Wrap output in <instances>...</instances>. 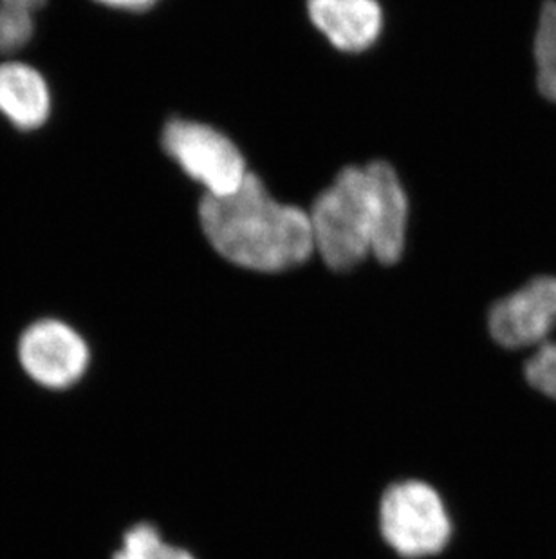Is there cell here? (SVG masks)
<instances>
[{
    "label": "cell",
    "instance_id": "6",
    "mask_svg": "<svg viewBox=\"0 0 556 559\" xmlns=\"http://www.w3.org/2000/svg\"><path fill=\"white\" fill-rule=\"evenodd\" d=\"M556 328V277L541 275L495 302L489 337L509 354L531 352Z\"/></svg>",
    "mask_w": 556,
    "mask_h": 559
},
{
    "label": "cell",
    "instance_id": "8",
    "mask_svg": "<svg viewBox=\"0 0 556 559\" xmlns=\"http://www.w3.org/2000/svg\"><path fill=\"white\" fill-rule=\"evenodd\" d=\"M48 80L24 62L0 63V115L21 131H37L51 117Z\"/></svg>",
    "mask_w": 556,
    "mask_h": 559
},
{
    "label": "cell",
    "instance_id": "7",
    "mask_svg": "<svg viewBox=\"0 0 556 559\" xmlns=\"http://www.w3.org/2000/svg\"><path fill=\"white\" fill-rule=\"evenodd\" d=\"M307 13L316 29L343 53H362L384 29L378 0H307Z\"/></svg>",
    "mask_w": 556,
    "mask_h": 559
},
{
    "label": "cell",
    "instance_id": "12",
    "mask_svg": "<svg viewBox=\"0 0 556 559\" xmlns=\"http://www.w3.org/2000/svg\"><path fill=\"white\" fill-rule=\"evenodd\" d=\"M35 35L32 11L0 2V55H11L26 48Z\"/></svg>",
    "mask_w": 556,
    "mask_h": 559
},
{
    "label": "cell",
    "instance_id": "13",
    "mask_svg": "<svg viewBox=\"0 0 556 559\" xmlns=\"http://www.w3.org/2000/svg\"><path fill=\"white\" fill-rule=\"evenodd\" d=\"M107 8H114V10L125 11H145L153 8L158 0H95Z\"/></svg>",
    "mask_w": 556,
    "mask_h": 559
},
{
    "label": "cell",
    "instance_id": "2",
    "mask_svg": "<svg viewBox=\"0 0 556 559\" xmlns=\"http://www.w3.org/2000/svg\"><path fill=\"white\" fill-rule=\"evenodd\" d=\"M200 222L214 250L241 269L275 274L315 253L310 212L275 200L253 173L233 194L205 195Z\"/></svg>",
    "mask_w": 556,
    "mask_h": 559
},
{
    "label": "cell",
    "instance_id": "10",
    "mask_svg": "<svg viewBox=\"0 0 556 559\" xmlns=\"http://www.w3.org/2000/svg\"><path fill=\"white\" fill-rule=\"evenodd\" d=\"M535 60L539 69V90L556 102V0H546L536 26Z\"/></svg>",
    "mask_w": 556,
    "mask_h": 559
},
{
    "label": "cell",
    "instance_id": "9",
    "mask_svg": "<svg viewBox=\"0 0 556 559\" xmlns=\"http://www.w3.org/2000/svg\"><path fill=\"white\" fill-rule=\"evenodd\" d=\"M112 559H195V556L168 544L153 523H137L126 531Z\"/></svg>",
    "mask_w": 556,
    "mask_h": 559
},
{
    "label": "cell",
    "instance_id": "5",
    "mask_svg": "<svg viewBox=\"0 0 556 559\" xmlns=\"http://www.w3.org/2000/svg\"><path fill=\"white\" fill-rule=\"evenodd\" d=\"M22 368L49 390H68L89 368L90 352L74 328L58 319H40L19 341Z\"/></svg>",
    "mask_w": 556,
    "mask_h": 559
},
{
    "label": "cell",
    "instance_id": "4",
    "mask_svg": "<svg viewBox=\"0 0 556 559\" xmlns=\"http://www.w3.org/2000/svg\"><path fill=\"white\" fill-rule=\"evenodd\" d=\"M161 143L184 175L205 187L206 195L233 194L250 175L235 143L206 123L170 120Z\"/></svg>",
    "mask_w": 556,
    "mask_h": 559
},
{
    "label": "cell",
    "instance_id": "14",
    "mask_svg": "<svg viewBox=\"0 0 556 559\" xmlns=\"http://www.w3.org/2000/svg\"><path fill=\"white\" fill-rule=\"evenodd\" d=\"M0 2H4V4L15 5V8H22V10L35 11L40 8V5L46 4V0H0Z\"/></svg>",
    "mask_w": 556,
    "mask_h": 559
},
{
    "label": "cell",
    "instance_id": "1",
    "mask_svg": "<svg viewBox=\"0 0 556 559\" xmlns=\"http://www.w3.org/2000/svg\"><path fill=\"white\" fill-rule=\"evenodd\" d=\"M315 252L333 270L354 269L373 255L398 263L409 225V200L387 162L346 167L310 211Z\"/></svg>",
    "mask_w": 556,
    "mask_h": 559
},
{
    "label": "cell",
    "instance_id": "3",
    "mask_svg": "<svg viewBox=\"0 0 556 559\" xmlns=\"http://www.w3.org/2000/svg\"><path fill=\"white\" fill-rule=\"evenodd\" d=\"M379 533L404 559H426L448 549L454 520L445 498L428 481H396L379 501Z\"/></svg>",
    "mask_w": 556,
    "mask_h": 559
},
{
    "label": "cell",
    "instance_id": "11",
    "mask_svg": "<svg viewBox=\"0 0 556 559\" xmlns=\"http://www.w3.org/2000/svg\"><path fill=\"white\" fill-rule=\"evenodd\" d=\"M520 371L531 391L546 401L556 402V328L525 355Z\"/></svg>",
    "mask_w": 556,
    "mask_h": 559
}]
</instances>
